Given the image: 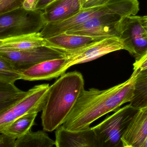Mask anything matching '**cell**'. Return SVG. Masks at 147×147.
Instances as JSON below:
<instances>
[{
    "mask_svg": "<svg viewBox=\"0 0 147 147\" xmlns=\"http://www.w3.org/2000/svg\"><path fill=\"white\" fill-rule=\"evenodd\" d=\"M24 0H0V16L22 7Z\"/></svg>",
    "mask_w": 147,
    "mask_h": 147,
    "instance_id": "44dd1931",
    "label": "cell"
},
{
    "mask_svg": "<svg viewBox=\"0 0 147 147\" xmlns=\"http://www.w3.org/2000/svg\"><path fill=\"white\" fill-rule=\"evenodd\" d=\"M119 38L124 47L139 60L147 52V33L142 25L140 16H130L123 20L119 28Z\"/></svg>",
    "mask_w": 147,
    "mask_h": 147,
    "instance_id": "52a82bcc",
    "label": "cell"
},
{
    "mask_svg": "<svg viewBox=\"0 0 147 147\" xmlns=\"http://www.w3.org/2000/svg\"><path fill=\"white\" fill-rule=\"evenodd\" d=\"M134 70H142L147 69V52L133 65Z\"/></svg>",
    "mask_w": 147,
    "mask_h": 147,
    "instance_id": "603a6c76",
    "label": "cell"
},
{
    "mask_svg": "<svg viewBox=\"0 0 147 147\" xmlns=\"http://www.w3.org/2000/svg\"><path fill=\"white\" fill-rule=\"evenodd\" d=\"M3 135L0 141V147H14L16 140Z\"/></svg>",
    "mask_w": 147,
    "mask_h": 147,
    "instance_id": "d4e9b609",
    "label": "cell"
},
{
    "mask_svg": "<svg viewBox=\"0 0 147 147\" xmlns=\"http://www.w3.org/2000/svg\"><path fill=\"white\" fill-rule=\"evenodd\" d=\"M80 0H56L43 10L47 24L62 22L73 17L81 10Z\"/></svg>",
    "mask_w": 147,
    "mask_h": 147,
    "instance_id": "7c38bea8",
    "label": "cell"
},
{
    "mask_svg": "<svg viewBox=\"0 0 147 147\" xmlns=\"http://www.w3.org/2000/svg\"><path fill=\"white\" fill-rule=\"evenodd\" d=\"M106 38L89 37L64 33L45 38V46L63 51L66 53L74 51L93 41Z\"/></svg>",
    "mask_w": 147,
    "mask_h": 147,
    "instance_id": "5bb4252c",
    "label": "cell"
},
{
    "mask_svg": "<svg viewBox=\"0 0 147 147\" xmlns=\"http://www.w3.org/2000/svg\"><path fill=\"white\" fill-rule=\"evenodd\" d=\"M24 96L22 97L12 98V99L0 102V114L7 109L9 107L13 106Z\"/></svg>",
    "mask_w": 147,
    "mask_h": 147,
    "instance_id": "cb8c5ba5",
    "label": "cell"
},
{
    "mask_svg": "<svg viewBox=\"0 0 147 147\" xmlns=\"http://www.w3.org/2000/svg\"><path fill=\"white\" fill-rule=\"evenodd\" d=\"M55 147H98L96 136L92 127L70 131L63 126L55 131Z\"/></svg>",
    "mask_w": 147,
    "mask_h": 147,
    "instance_id": "8fae6325",
    "label": "cell"
},
{
    "mask_svg": "<svg viewBox=\"0 0 147 147\" xmlns=\"http://www.w3.org/2000/svg\"><path fill=\"white\" fill-rule=\"evenodd\" d=\"M84 90L83 75L76 71L65 73L50 86L41 115L43 131L52 132L63 125Z\"/></svg>",
    "mask_w": 147,
    "mask_h": 147,
    "instance_id": "7a4b0ae2",
    "label": "cell"
},
{
    "mask_svg": "<svg viewBox=\"0 0 147 147\" xmlns=\"http://www.w3.org/2000/svg\"><path fill=\"white\" fill-rule=\"evenodd\" d=\"M70 59L68 55L44 61L21 71V80L28 81L50 80L65 73Z\"/></svg>",
    "mask_w": 147,
    "mask_h": 147,
    "instance_id": "30bf717a",
    "label": "cell"
},
{
    "mask_svg": "<svg viewBox=\"0 0 147 147\" xmlns=\"http://www.w3.org/2000/svg\"><path fill=\"white\" fill-rule=\"evenodd\" d=\"M129 105L138 109L147 106V69L138 71L135 83L134 97Z\"/></svg>",
    "mask_w": 147,
    "mask_h": 147,
    "instance_id": "ac0fdd59",
    "label": "cell"
},
{
    "mask_svg": "<svg viewBox=\"0 0 147 147\" xmlns=\"http://www.w3.org/2000/svg\"><path fill=\"white\" fill-rule=\"evenodd\" d=\"M3 135L2 134H0V141L1 140L2 138Z\"/></svg>",
    "mask_w": 147,
    "mask_h": 147,
    "instance_id": "f546056e",
    "label": "cell"
},
{
    "mask_svg": "<svg viewBox=\"0 0 147 147\" xmlns=\"http://www.w3.org/2000/svg\"><path fill=\"white\" fill-rule=\"evenodd\" d=\"M147 137V106L139 109L122 139L124 147H141Z\"/></svg>",
    "mask_w": 147,
    "mask_h": 147,
    "instance_id": "4fadbf2b",
    "label": "cell"
},
{
    "mask_svg": "<svg viewBox=\"0 0 147 147\" xmlns=\"http://www.w3.org/2000/svg\"><path fill=\"white\" fill-rule=\"evenodd\" d=\"M55 141L44 131H30L16 140L14 147H53Z\"/></svg>",
    "mask_w": 147,
    "mask_h": 147,
    "instance_id": "2e32d148",
    "label": "cell"
},
{
    "mask_svg": "<svg viewBox=\"0 0 147 147\" xmlns=\"http://www.w3.org/2000/svg\"><path fill=\"white\" fill-rule=\"evenodd\" d=\"M139 111L129 104L126 105L92 127L98 147H124L122 139Z\"/></svg>",
    "mask_w": 147,
    "mask_h": 147,
    "instance_id": "277c9868",
    "label": "cell"
},
{
    "mask_svg": "<svg viewBox=\"0 0 147 147\" xmlns=\"http://www.w3.org/2000/svg\"><path fill=\"white\" fill-rule=\"evenodd\" d=\"M110 0H80L81 9H89L106 5Z\"/></svg>",
    "mask_w": 147,
    "mask_h": 147,
    "instance_id": "7402d4cb",
    "label": "cell"
},
{
    "mask_svg": "<svg viewBox=\"0 0 147 147\" xmlns=\"http://www.w3.org/2000/svg\"><path fill=\"white\" fill-rule=\"evenodd\" d=\"M38 1L39 0H24L22 7L29 11L35 10Z\"/></svg>",
    "mask_w": 147,
    "mask_h": 147,
    "instance_id": "484cf974",
    "label": "cell"
},
{
    "mask_svg": "<svg viewBox=\"0 0 147 147\" xmlns=\"http://www.w3.org/2000/svg\"><path fill=\"white\" fill-rule=\"evenodd\" d=\"M26 93L27 91L20 90L15 84H0V102L16 98L22 97L25 96Z\"/></svg>",
    "mask_w": 147,
    "mask_h": 147,
    "instance_id": "ffe728a7",
    "label": "cell"
},
{
    "mask_svg": "<svg viewBox=\"0 0 147 147\" xmlns=\"http://www.w3.org/2000/svg\"><path fill=\"white\" fill-rule=\"evenodd\" d=\"M140 9L138 0H110L102 7L82 9L66 20L47 24L40 32L44 38H46L66 32L96 16L109 13L120 14L127 16H136Z\"/></svg>",
    "mask_w": 147,
    "mask_h": 147,
    "instance_id": "3957f363",
    "label": "cell"
},
{
    "mask_svg": "<svg viewBox=\"0 0 147 147\" xmlns=\"http://www.w3.org/2000/svg\"><path fill=\"white\" fill-rule=\"evenodd\" d=\"M56 0H39L36 6V10L43 11L46 7Z\"/></svg>",
    "mask_w": 147,
    "mask_h": 147,
    "instance_id": "4316f807",
    "label": "cell"
},
{
    "mask_svg": "<svg viewBox=\"0 0 147 147\" xmlns=\"http://www.w3.org/2000/svg\"><path fill=\"white\" fill-rule=\"evenodd\" d=\"M19 80H21V72L0 55V84L13 85Z\"/></svg>",
    "mask_w": 147,
    "mask_h": 147,
    "instance_id": "d6986e66",
    "label": "cell"
},
{
    "mask_svg": "<svg viewBox=\"0 0 147 147\" xmlns=\"http://www.w3.org/2000/svg\"><path fill=\"white\" fill-rule=\"evenodd\" d=\"M138 71L134 70L125 82L105 90H84L63 124L70 131L84 130L93 122L109 112L116 111L133 99Z\"/></svg>",
    "mask_w": 147,
    "mask_h": 147,
    "instance_id": "6da1fadb",
    "label": "cell"
},
{
    "mask_svg": "<svg viewBox=\"0 0 147 147\" xmlns=\"http://www.w3.org/2000/svg\"><path fill=\"white\" fill-rule=\"evenodd\" d=\"M140 21L142 26L147 33V15L140 16Z\"/></svg>",
    "mask_w": 147,
    "mask_h": 147,
    "instance_id": "83f0119b",
    "label": "cell"
},
{
    "mask_svg": "<svg viewBox=\"0 0 147 147\" xmlns=\"http://www.w3.org/2000/svg\"><path fill=\"white\" fill-rule=\"evenodd\" d=\"M43 13L22 7L0 16V40L40 32L46 25Z\"/></svg>",
    "mask_w": 147,
    "mask_h": 147,
    "instance_id": "5b68a950",
    "label": "cell"
},
{
    "mask_svg": "<svg viewBox=\"0 0 147 147\" xmlns=\"http://www.w3.org/2000/svg\"><path fill=\"white\" fill-rule=\"evenodd\" d=\"M141 147H147V137Z\"/></svg>",
    "mask_w": 147,
    "mask_h": 147,
    "instance_id": "f1b7e54d",
    "label": "cell"
},
{
    "mask_svg": "<svg viewBox=\"0 0 147 147\" xmlns=\"http://www.w3.org/2000/svg\"><path fill=\"white\" fill-rule=\"evenodd\" d=\"M128 16L117 13H109L96 16L84 23L76 26L69 31L65 32L70 34L74 32L91 29L104 25L117 24L120 23Z\"/></svg>",
    "mask_w": 147,
    "mask_h": 147,
    "instance_id": "e0dca14e",
    "label": "cell"
},
{
    "mask_svg": "<svg viewBox=\"0 0 147 147\" xmlns=\"http://www.w3.org/2000/svg\"><path fill=\"white\" fill-rule=\"evenodd\" d=\"M121 50H124V47L118 37H109L93 41L82 48L67 53L70 61L67 69L75 65L87 63Z\"/></svg>",
    "mask_w": 147,
    "mask_h": 147,
    "instance_id": "9c48e42d",
    "label": "cell"
},
{
    "mask_svg": "<svg viewBox=\"0 0 147 147\" xmlns=\"http://www.w3.org/2000/svg\"><path fill=\"white\" fill-rule=\"evenodd\" d=\"M67 54L66 52L45 46L23 51H0V55L10 61L21 72L36 64L64 57Z\"/></svg>",
    "mask_w": 147,
    "mask_h": 147,
    "instance_id": "ba28073f",
    "label": "cell"
},
{
    "mask_svg": "<svg viewBox=\"0 0 147 147\" xmlns=\"http://www.w3.org/2000/svg\"><path fill=\"white\" fill-rule=\"evenodd\" d=\"M37 115L34 112L21 117L5 128L1 134L17 140L31 131Z\"/></svg>",
    "mask_w": 147,
    "mask_h": 147,
    "instance_id": "9a60e30c",
    "label": "cell"
},
{
    "mask_svg": "<svg viewBox=\"0 0 147 147\" xmlns=\"http://www.w3.org/2000/svg\"><path fill=\"white\" fill-rule=\"evenodd\" d=\"M49 84L35 86L27 91L23 98L0 114V134L14 121L21 117L42 111L49 92Z\"/></svg>",
    "mask_w": 147,
    "mask_h": 147,
    "instance_id": "8992f818",
    "label": "cell"
}]
</instances>
